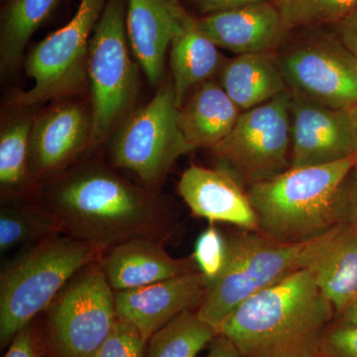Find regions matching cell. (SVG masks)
I'll return each instance as SVG.
<instances>
[{
  "label": "cell",
  "instance_id": "1",
  "mask_svg": "<svg viewBox=\"0 0 357 357\" xmlns=\"http://www.w3.org/2000/svg\"><path fill=\"white\" fill-rule=\"evenodd\" d=\"M44 208L62 234L105 255L130 239L162 241L170 229L163 208L150 192L102 166H84L59 180Z\"/></svg>",
  "mask_w": 357,
  "mask_h": 357
},
{
  "label": "cell",
  "instance_id": "2",
  "mask_svg": "<svg viewBox=\"0 0 357 357\" xmlns=\"http://www.w3.org/2000/svg\"><path fill=\"white\" fill-rule=\"evenodd\" d=\"M335 317V307L304 269L243 302L218 335L241 357H323L324 338Z\"/></svg>",
  "mask_w": 357,
  "mask_h": 357
},
{
  "label": "cell",
  "instance_id": "3",
  "mask_svg": "<svg viewBox=\"0 0 357 357\" xmlns=\"http://www.w3.org/2000/svg\"><path fill=\"white\" fill-rule=\"evenodd\" d=\"M357 157L326 165L288 169L249 185L257 232L277 243L311 241L344 222L342 189Z\"/></svg>",
  "mask_w": 357,
  "mask_h": 357
},
{
  "label": "cell",
  "instance_id": "4",
  "mask_svg": "<svg viewBox=\"0 0 357 357\" xmlns=\"http://www.w3.org/2000/svg\"><path fill=\"white\" fill-rule=\"evenodd\" d=\"M337 227L311 241L295 243H277L250 230L230 234L227 237V262L197 309L199 318L218 333L223 321L249 298L307 269Z\"/></svg>",
  "mask_w": 357,
  "mask_h": 357
},
{
  "label": "cell",
  "instance_id": "5",
  "mask_svg": "<svg viewBox=\"0 0 357 357\" xmlns=\"http://www.w3.org/2000/svg\"><path fill=\"white\" fill-rule=\"evenodd\" d=\"M61 234L35 243L2 268L0 275V344L14 337L50 306L82 269L102 253Z\"/></svg>",
  "mask_w": 357,
  "mask_h": 357
},
{
  "label": "cell",
  "instance_id": "6",
  "mask_svg": "<svg viewBox=\"0 0 357 357\" xmlns=\"http://www.w3.org/2000/svg\"><path fill=\"white\" fill-rule=\"evenodd\" d=\"M126 0H109L89 44L91 132L98 146L128 116L137 96L138 69L130 58Z\"/></svg>",
  "mask_w": 357,
  "mask_h": 357
},
{
  "label": "cell",
  "instance_id": "7",
  "mask_svg": "<svg viewBox=\"0 0 357 357\" xmlns=\"http://www.w3.org/2000/svg\"><path fill=\"white\" fill-rule=\"evenodd\" d=\"M107 1L81 0L72 20L30 51L25 72L32 88L14 96L10 107L28 109L74 95L86 86L89 44Z\"/></svg>",
  "mask_w": 357,
  "mask_h": 357
},
{
  "label": "cell",
  "instance_id": "8",
  "mask_svg": "<svg viewBox=\"0 0 357 357\" xmlns=\"http://www.w3.org/2000/svg\"><path fill=\"white\" fill-rule=\"evenodd\" d=\"M98 261L82 269L45 311L48 357H93L112 332L114 291Z\"/></svg>",
  "mask_w": 357,
  "mask_h": 357
},
{
  "label": "cell",
  "instance_id": "9",
  "mask_svg": "<svg viewBox=\"0 0 357 357\" xmlns=\"http://www.w3.org/2000/svg\"><path fill=\"white\" fill-rule=\"evenodd\" d=\"M173 83L121 122L110 147L117 168L131 171L150 189L161 184L178 157L192 151L181 132Z\"/></svg>",
  "mask_w": 357,
  "mask_h": 357
},
{
  "label": "cell",
  "instance_id": "10",
  "mask_svg": "<svg viewBox=\"0 0 357 357\" xmlns=\"http://www.w3.org/2000/svg\"><path fill=\"white\" fill-rule=\"evenodd\" d=\"M291 98L287 91L241 112L231 132L211 149L218 168L249 185L290 169Z\"/></svg>",
  "mask_w": 357,
  "mask_h": 357
},
{
  "label": "cell",
  "instance_id": "11",
  "mask_svg": "<svg viewBox=\"0 0 357 357\" xmlns=\"http://www.w3.org/2000/svg\"><path fill=\"white\" fill-rule=\"evenodd\" d=\"M277 58L293 95L333 109L356 107L357 58L335 33L307 36Z\"/></svg>",
  "mask_w": 357,
  "mask_h": 357
},
{
  "label": "cell",
  "instance_id": "12",
  "mask_svg": "<svg viewBox=\"0 0 357 357\" xmlns=\"http://www.w3.org/2000/svg\"><path fill=\"white\" fill-rule=\"evenodd\" d=\"M290 109V168L326 165L357 155L351 109H333L293 93Z\"/></svg>",
  "mask_w": 357,
  "mask_h": 357
},
{
  "label": "cell",
  "instance_id": "13",
  "mask_svg": "<svg viewBox=\"0 0 357 357\" xmlns=\"http://www.w3.org/2000/svg\"><path fill=\"white\" fill-rule=\"evenodd\" d=\"M208 289V282L197 270L143 287L114 291L115 312L148 342L183 312L198 309Z\"/></svg>",
  "mask_w": 357,
  "mask_h": 357
},
{
  "label": "cell",
  "instance_id": "14",
  "mask_svg": "<svg viewBox=\"0 0 357 357\" xmlns=\"http://www.w3.org/2000/svg\"><path fill=\"white\" fill-rule=\"evenodd\" d=\"M91 132V112L79 103L58 105L34 119L29 175L43 178L64 169L89 147Z\"/></svg>",
  "mask_w": 357,
  "mask_h": 357
},
{
  "label": "cell",
  "instance_id": "15",
  "mask_svg": "<svg viewBox=\"0 0 357 357\" xmlns=\"http://www.w3.org/2000/svg\"><path fill=\"white\" fill-rule=\"evenodd\" d=\"M202 32L218 48L234 53H263L288 36L280 8L272 0L196 17Z\"/></svg>",
  "mask_w": 357,
  "mask_h": 357
},
{
  "label": "cell",
  "instance_id": "16",
  "mask_svg": "<svg viewBox=\"0 0 357 357\" xmlns=\"http://www.w3.org/2000/svg\"><path fill=\"white\" fill-rule=\"evenodd\" d=\"M178 192L196 217L257 231V215L248 192L227 171L191 166L181 176Z\"/></svg>",
  "mask_w": 357,
  "mask_h": 357
},
{
  "label": "cell",
  "instance_id": "17",
  "mask_svg": "<svg viewBox=\"0 0 357 357\" xmlns=\"http://www.w3.org/2000/svg\"><path fill=\"white\" fill-rule=\"evenodd\" d=\"M98 263L114 291L143 287L198 269L191 259L169 255L162 241L142 237L110 249Z\"/></svg>",
  "mask_w": 357,
  "mask_h": 357
},
{
  "label": "cell",
  "instance_id": "18",
  "mask_svg": "<svg viewBox=\"0 0 357 357\" xmlns=\"http://www.w3.org/2000/svg\"><path fill=\"white\" fill-rule=\"evenodd\" d=\"M176 24L170 44V65L176 102L182 107L188 93L210 81L222 69L225 60L218 47L197 25L196 17L178 0Z\"/></svg>",
  "mask_w": 357,
  "mask_h": 357
},
{
  "label": "cell",
  "instance_id": "19",
  "mask_svg": "<svg viewBox=\"0 0 357 357\" xmlns=\"http://www.w3.org/2000/svg\"><path fill=\"white\" fill-rule=\"evenodd\" d=\"M178 0H126L129 44L148 81L157 84L165 68Z\"/></svg>",
  "mask_w": 357,
  "mask_h": 357
},
{
  "label": "cell",
  "instance_id": "20",
  "mask_svg": "<svg viewBox=\"0 0 357 357\" xmlns=\"http://www.w3.org/2000/svg\"><path fill=\"white\" fill-rule=\"evenodd\" d=\"M239 114L241 109L222 86L208 81L178 109V128L192 150H211L231 132Z\"/></svg>",
  "mask_w": 357,
  "mask_h": 357
},
{
  "label": "cell",
  "instance_id": "21",
  "mask_svg": "<svg viewBox=\"0 0 357 357\" xmlns=\"http://www.w3.org/2000/svg\"><path fill=\"white\" fill-rule=\"evenodd\" d=\"M335 316L357 297V229L338 225L328 244L307 268Z\"/></svg>",
  "mask_w": 357,
  "mask_h": 357
},
{
  "label": "cell",
  "instance_id": "22",
  "mask_svg": "<svg viewBox=\"0 0 357 357\" xmlns=\"http://www.w3.org/2000/svg\"><path fill=\"white\" fill-rule=\"evenodd\" d=\"M220 79L225 93L243 112L289 91L278 58L270 52L241 54L225 60Z\"/></svg>",
  "mask_w": 357,
  "mask_h": 357
},
{
  "label": "cell",
  "instance_id": "23",
  "mask_svg": "<svg viewBox=\"0 0 357 357\" xmlns=\"http://www.w3.org/2000/svg\"><path fill=\"white\" fill-rule=\"evenodd\" d=\"M60 0H6L0 16V66L8 72L20 62L28 42Z\"/></svg>",
  "mask_w": 357,
  "mask_h": 357
},
{
  "label": "cell",
  "instance_id": "24",
  "mask_svg": "<svg viewBox=\"0 0 357 357\" xmlns=\"http://www.w3.org/2000/svg\"><path fill=\"white\" fill-rule=\"evenodd\" d=\"M218 335L215 328L199 318L197 310H189L152 335L145 357H197Z\"/></svg>",
  "mask_w": 357,
  "mask_h": 357
},
{
  "label": "cell",
  "instance_id": "25",
  "mask_svg": "<svg viewBox=\"0 0 357 357\" xmlns=\"http://www.w3.org/2000/svg\"><path fill=\"white\" fill-rule=\"evenodd\" d=\"M62 234L60 222L44 206H3L0 211V251L29 245Z\"/></svg>",
  "mask_w": 357,
  "mask_h": 357
},
{
  "label": "cell",
  "instance_id": "26",
  "mask_svg": "<svg viewBox=\"0 0 357 357\" xmlns=\"http://www.w3.org/2000/svg\"><path fill=\"white\" fill-rule=\"evenodd\" d=\"M33 119L23 117L7 124L0 134V185L20 190L29 175V144Z\"/></svg>",
  "mask_w": 357,
  "mask_h": 357
},
{
  "label": "cell",
  "instance_id": "27",
  "mask_svg": "<svg viewBox=\"0 0 357 357\" xmlns=\"http://www.w3.org/2000/svg\"><path fill=\"white\" fill-rule=\"evenodd\" d=\"M357 7V0H286L280 7L288 33L302 28L335 26Z\"/></svg>",
  "mask_w": 357,
  "mask_h": 357
},
{
  "label": "cell",
  "instance_id": "28",
  "mask_svg": "<svg viewBox=\"0 0 357 357\" xmlns=\"http://www.w3.org/2000/svg\"><path fill=\"white\" fill-rule=\"evenodd\" d=\"M227 256V237L211 225L199 234L194 250V261L208 282V287L222 274Z\"/></svg>",
  "mask_w": 357,
  "mask_h": 357
},
{
  "label": "cell",
  "instance_id": "29",
  "mask_svg": "<svg viewBox=\"0 0 357 357\" xmlns=\"http://www.w3.org/2000/svg\"><path fill=\"white\" fill-rule=\"evenodd\" d=\"M147 342L135 326L116 318L109 337L93 357H145Z\"/></svg>",
  "mask_w": 357,
  "mask_h": 357
},
{
  "label": "cell",
  "instance_id": "30",
  "mask_svg": "<svg viewBox=\"0 0 357 357\" xmlns=\"http://www.w3.org/2000/svg\"><path fill=\"white\" fill-rule=\"evenodd\" d=\"M323 357H357V326L338 323L326 331Z\"/></svg>",
  "mask_w": 357,
  "mask_h": 357
},
{
  "label": "cell",
  "instance_id": "31",
  "mask_svg": "<svg viewBox=\"0 0 357 357\" xmlns=\"http://www.w3.org/2000/svg\"><path fill=\"white\" fill-rule=\"evenodd\" d=\"M44 340L34 323L29 324L14 337L3 357H44Z\"/></svg>",
  "mask_w": 357,
  "mask_h": 357
},
{
  "label": "cell",
  "instance_id": "32",
  "mask_svg": "<svg viewBox=\"0 0 357 357\" xmlns=\"http://www.w3.org/2000/svg\"><path fill=\"white\" fill-rule=\"evenodd\" d=\"M263 1L266 0H180L183 6L188 4L195 9L199 14V17Z\"/></svg>",
  "mask_w": 357,
  "mask_h": 357
},
{
  "label": "cell",
  "instance_id": "33",
  "mask_svg": "<svg viewBox=\"0 0 357 357\" xmlns=\"http://www.w3.org/2000/svg\"><path fill=\"white\" fill-rule=\"evenodd\" d=\"M335 35L357 58V7L344 20L333 26Z\"/></svg>",
  "mask_w": 357,
  "mask_h": 357
},
{
  "label": "cell",
  "instance_id": "34",
  "mask_svg": "<svg viewBox=\"0 0 357 357\" xmlns=\"http://www.w3.org/2000/svg\"><path fill=\"white\" fill-rule=\"evenodd\" d=\"M342 213L344 222L357 229V174L351 180L345 181L342 189Z\"/></svg>",
  "mask_w": 357,
  "mask_h": 357
},
{
  "label": "cell",
  "instance_id": "35",
  "mask_svg": "<svg viewBox=\"0 0 357 357\" xmlns=\"http://www.w3.org/2000/svg\"><path fill=\"white\" fill-rule=\"evenodd\" d=\"M204 357H241L234 344L222 335H218L210 344V351Z\"/></svg>",
  "mask_w": 357,
  "mask_h": 357
},
{
  "label": "cell",
  "instance_id": "36",
  "mask_svg": "<svg viewBox=\"0 0 357 357\" xmlns=\"http://www.w3.org/2000/svg\"><path fill=\"white\" fill-rule=\"evenodd\" d=\"M335 317L340 323L357 326V297L349 302Z\"/></svg>",
  "mask_w": 357,
  "mask_h": 357
},
{
  "label": "cell",
  "instance_id": "37",
  "mask_svg": "<svg viewBox=\"0 0 357 357\" xmlns=\"http://www.w3.org/2000/svg\"><path fill=\"white\" fill-rule=\"evenodd\" d=\"M351 115H352V119H354V128H356V137H357V105H356V107H352V109H351ZM356 157H357V155H356ZM354 172H356L357 174V161H356V167H354Z\"/></svg>",
  "mask_w": 357,
  "mask_h": 357
},
{
  "label": "cell",
  "instance_id": "38",
  "mask_svg": "<svg viewBox=\"0 0 357 357\" xmlns=\"http://www.w3.org/2000/svg\"><path fill=\"white\" fill-rule=\"evenodd\" d=\"M272 1L275 2V3L279 6V8H280V7L285 3L286 0H272Z\"/></svg>",
  "mask_w": 357,
  "mask_h": 357
}]
</instances>
